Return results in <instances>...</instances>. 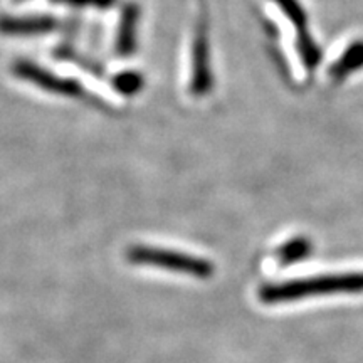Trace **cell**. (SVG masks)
I'll list each match as a JSON object with an SVG mask.
<instances>
[{"label": "cell", "instance_id": "8fae6325", "mask_svg": "<svg viewBox=\"0 0 363 363\" xmlns=\"http://www.w3.org/2000/svg\"><path fill=\"white\" fill-rule=\"evenodd\" d=\"M56 4H65L72 7H94V9H110L115 6L116 0H52Z\"/></svg>", "mask_w": 363, "mask_h": 363}, {"label": "cell", "instance_id": "3957f363", "mask_svg": "<svg viewBox=\"0 0 363 363\" xmlns=\"http://www.w3.org/2000/svg\"><path fill=\"white\" fill-rule=\"evenodd\" d=\"M212 88L211 49H208L207 24L201 21L197 24L192 44V81L190 91L194 96H206Z\"/></svg>", "mask_w": 363, "mask_h": 363}, {"label": "cell", "instance_id": "7a4b0ae2", "mask_svg": "<svg viewBox=\"0 0 363 363\" xmlns=\"http://www.w3.org/2000/svg\"><path fill=\"white\" fill-rule=\"evenodd\" d=\"M126 259L131 264L140 266H155L163 267L174 272L194 276V278H211L214 274V266L207 259L190 256V254L170 251V249H160L152 246H131L126 251Z\"/></svg>", "mask_w": 363, "mask_h": 363}, {"label": "cell", "instance_id": "6da1fadb", "mask_svg": "<svg viewBox=\"0 0 363 363\" xmlns=\"http://www.w3.org/2000/svg\"><path fill=\"white\" fill-rule=\"evenodd\" d=\"M363 291V272H350V274H323L311 278L291 279L284 283H274L262 286L259 296L262 303L296 301L303 298L326 296L338 293H362Z\"/></svg>", "mask_w": 363, "mask_h": 363}, {"label": "cell", "instance_id": "ba28073f", "mask_svg": "<svg viewBox=\"0 0 363 363\" xmlns=\"http://www.w3.org/2000/svg\"><path fill=\"white\" fill-rule=\"evenodd\" d=\"M274 2L278 4L284 16L288 17L289 22L294 26V29H296V39L311 35L310 29H308V16L298 0H274Z\"/></svg>", "mask_w": 363, "mask_h": 363}, {"label": "cell", "instance_id": "277c9868", "mask_svg": "<svg viewBox=\"0 0 363 363\" xmlns=\"http://www.w3.org/2000/svg\"><path fill=\"white\" fill-rule=\"evenodd\" d=\"M13 72L19 76L21 79L29 81L38 86V88L49 91V93L61 94V96H79L81 86L76 83L74 79L59 78V76L52 74L51 71L43 69V67L33 65V62L21 61L13 66Z\"/></svg>", "mask_w": 363, "mask_h": 363}, {"label": "cell", "instance_id": "8992f818", "mask_svg": "<svg viewBox=\"0 0 363 363\" xmlns=\"http://www.w3.org/2000/svg\"><path fill=\"white\" fill-rule=\"evenodd\" d=\"M140 9L136 4H128L121 12L120 29H118L116 51L120 56L128 57L136 51V33H138Z\"/></svg>", "mask_w": 363, "mask_h": 363}, {"label": "cell", "instance_id": "52a82bcc", "mask_svg": "<svg viewBox=\"0 0 363 363\" xmlns=\"http://www.w3.org/2000/svg\"><path fill=\"white\" fill-rule=\"evenodd\" d=\"M363 67V40H355V43L348 45L335 65L330 67L331 79L342 81L347 76L353 74V72L362 69Z\"/></svg>", "mask_w": 363, "mask_h": 363}, {"label": "cell", "instance_id": "9c48e42d", "mask_svg": "<svg viewBox=\"0 0 363 363\" xmlns=\"http://www.w3.org/2000/svg\"><path fill=\"white\" fill-rule=\"evenodd\" d=\"M311 254V242L305 238H296L288 240L283 247L279 249V259L284 264H291L305 259Z\"/></svg>", "mask_w": 363, "mask_h": 363}, {"label": "cell", "instance_id": "30bf717a", "mask_svg": "<svg viewBox=\"0 0 363 363\" xmlns=\"http://www.w3.org/2000/svg\"><path fill=\"white\" fill-rule=\"evenodd\" d=\"M143 76L135 71L121 72L113 79V86H115L118 93L125 94V96H133V94L138 93L143 88Z\"/></svg>", "mask_w": 363, "mask_h": 363}, {"label": "cell", "instance_id": "5b68a950", "mask_svg": "<svg viewBox=\"0 0 363 363\" xmlns=\"http://www.w3.org/2000/svg\"><path fill=\"white\" fill-rule=\"evenodd\" d=\"M57 22L51 17H4L0 19V33L7 35H34L45 34L56 29Z\"/></svg>", "mask_w": 363, "mask_h": 363}]
</instances>
